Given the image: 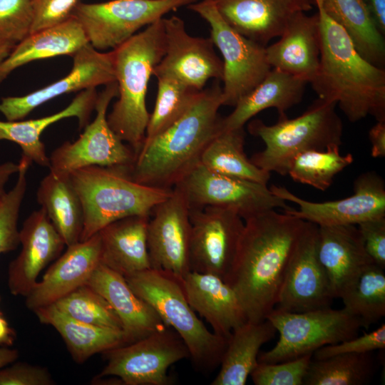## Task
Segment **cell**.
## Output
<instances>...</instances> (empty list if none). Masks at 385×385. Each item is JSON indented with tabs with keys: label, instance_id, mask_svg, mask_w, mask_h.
<instances>
[{
	"label": "cell",
	"instance_id": "11a10c76",
	"mask_svg": "<svg viewBox=\"0 0 385 385\" xmlns=\"http://www.w3.org/2000/svg\"><path fill=\"white\" fill-rule=\"evenodd\" d=\"M0 314H2V313L0 312Z\"/></svg>",
	"mask_w": 385,
	"mask_h": 385
},
{
	"label": "cell",
	"instance_id": "6da1fadb",
	"mask_svg": "<svg viewBox=\"0 0 385 385\" xmlns=\"http://www.w3.org/2000/svg\"><path fill=\"white\" fill-rule=\"evenodd\" d=\"M236 255L225 281L235 291L248 322L274 309L287 267L306 221L270 210L244 220Z\"/></svg>",
	"mask_w": 385,
	"mask_h": 385
},
{
	"label": "cell",
	"instance_id": "681fc988",
	"mask_svg": "<svg viewBox=\"0 0 385 385\" xmlns=\"http://www.w3.org/2000/svg\"><path fill=\"white\" fill-rule=\"evenodd\" d=\"M379 31L385 34V0H365Z\"/></svg>",
	"mask_w": 385,
	"mask_h": 385
},
{
	"label": "cell",
	"instance_id": "83f0119b",
	"mask_svg": "<svg viewBox=\"0 0 385 385\" xmlns=\"http://www.w3.org/2000/svg\"><path fill=\"white\" fill-rule=\"evenodd\" d=\"M307 83L288 73L271 68L264 79L241 98L231 113L220 118L219 133L244 128L252 117L265 109L274 108L279 116L299 103Z\"/></svg>",
	"mask_w": 385,
	"mask_h": 385
},
{
	"label": "cell",
	"instance_id": "f35d334b",
	"mask_svg": "<svg viewBox=\"0 0 385 385\" xmlns=\"http://www.w3.org/2000/svg\"><path fill=\"white\" fill-rule=\"evenodd\" d=\"M354 158L348 153L342 155L339 146L323 150H310L294 158L287 175L297 183L324 191L333 183L337 174L352 163Z\"/></svg>",
	"mask_w": 385,
	"mask_h": 385
},
{
	"label": "cell",
	"instance_id": "277c9868",
	"mask_svg": "<svg viewBox=\"0 0 385 385\" xmlns=\"http://www.w3.org/2000/svg\"><path fill=\"white\" fill-rule=\"evenodd\" d=\"M163 19L112 50L118 100L107 115V122L135 155L143 145L150 118L146 107L148 83L165 52Z\"/></svg>",
	"mask_w": 385,
	"mask_h": 385
},
{
	"label": "cell",
	"instance_id": "ffe728a7",
	"mask_svg": "<svg viewBox=\"0 0 385 385\" xmlns=\"http://www.w3.org/2000/svg\"><path fill=\"white\" fill-rule=\"evenodd\" d=\"M21 250L8 269V287L15 296L26 297L40 272L61 255L66 244L43 208L34 210L19 230Z\"/></svg>",
	"mask_w": 385,
	"mask_h": 385
},
{
	"label": "cell",
	"instance_id": "9c48e42d",
	"mask_svg": "<svg viewBox=\"0 0 385 385\" xmlns=\"http://www.w3.org/2000/svg\"><path fill=\"white\" fill-rule=\"evenodd\" d=\"M188 6L210 27V37L222 56V106L234 107L271 70L267 61L266 46L244 36L228 25L212 0H199Z\"/></svg>",
	"mask_w": 385,
	"mask_h": 385
},
{
	"label": "cell",
	"instance_id": "603a6c76",
	"mask_svg": "<svg viewBox=\"0 0 385 385\" xmlns=\"http://www.w3.org/2000/svg\"><path fill=\"white\" fill-rule=\"evenodd\" d=\"M279 39L266 46L267 61L272 68L309 83L315 77L320 58V29L317 12L295 14Z\"/></svg>",
	"mask_w": 385,
	"mask_h": 385
},
{
	"label": "cell",
	"instance_id": "db71d44e",
	"mask_svg": "<svg viewBox=\"0 0 385 385\" xmlns=\"http://www.w3.org/2000/svg\"><path fill=\"white\" fill-rule=\"evenodd\" d=\"M15 46L0 42V63L10 54Z\"/></svg>",
	"mask_w": 385,
	"mask_h": 385
},
{
	"label": "cell",
	"instance_id": "f907efd6",
	"mask_svg": "<svg viewBox=\"0 0 385 385\" xmlns=\"http://www.w3.org/2000/svg\"><path fill=\"white\" fill-rule=\"evenodd\" d=\"M19 170V163L11 161L0 164V200L6 193L5 186L11 176L17 173Z\"/></svg>",
	"mask_w": 385,
	"mask_h": 385
},
{
	"label": "cell",
	"instance_id": "7c38bea8",
	"mask_svg": "<svg viewBox=\"0 0 385 385\" xmlns=\"http://www.w3.org/2000/svg\"><path fill=\"white\" fill-rule=\"evenodd\" d=\"M107 364L98 377L114 376L125 385H168V370L190 358L177 332L170 327L106 352Z\"/></svg>",
	"mask_w": 385,
	"mask_h": 385
},
{
	"label": "cell",
	"instance_id": "f1b7e54d",
	"mask_svg": "<svg viewBox=\"0 0 385 385\" xmlns=\"http://www.w3.org/2000/svg\"><path fill=\"white\" fill-rule=\"evenodd\" d=\"M97 97L96 88H91L82 91L67 107L54 114L28 120H0V141L16 143L21 147L23 155L38 165L49 168V157L40 138L42 132L51 124L70 117L78 118L81 128L86 127L95 109Z\"/></svg>",
	"mask_w": 385,
	"mask_h": 385
},
{
	"label": "cell",
	"instance_id": "9a60e30c",
	"mask_svg": "<svg viewBox=\"0 0 385 385\" xmlns=\"http://www.w3.org/2000/svg\"><path fill=\"white\" fill-rule=\"evenodd\" d=\"M271 192L284 201L297 204L284 212L318 226L355 225L385 216V183L375 171L359 175L354 181V194L323 202L304 200L285 187L272 185Z\"/></svg>",
	"mask_w": 385,
	"mask_h": 385
},
{
	"label": "cell",
	"instance_id": "4fadbf2b",
	"mask_svg": "<svg viewBox=\"0 0 385 385\" xmlns=\"http://www.w3.org/2000/svg\"><path fill=\"white\" fill-rule=\"evenodd\" d=\"M173 188L183 194L190 208H228L244 220L267 210L291 207L274 195L267 185L218 174L200 163Z\"/></svg>",
	"mask_w": 385,
	"mask_h": 385
},
{
	"label": "cell",
	"instance_id": "ba28073f",
	"mask_svg": "<svg viewBox=\"0 0 385 385\" xmlns=\"http://www.w3.org/2000/svg\"><path fill=\"white\" fill-rule=\"evenodd\" d=\"M279 333L275 346L258 355V362L274 364L313 354L326 345L358 335L360 322L343 308L331 307L302 312L274 309L267 317Z\"/></svg>",
	"mask_w": 385,
	"mask_h": 385
},
{
	"label": "cell",
	"instance_id": "74e56055",
	"mask_svg": "<svg viewBox=\"0 0 385 385\" xmlns=\"http://www.w3.org/2000/svg\"><path fill=\"white\" fill-rule=\"evenodd\" d=\"M154 76L157 79V96L143 143L150 141L183 115L201 91L187 86L170 76Z\"/></svg>",
	"mask_w": 385,
	"mask_h": 385
},
{
	"label": "cell",
	"instance_id": "7402d4cb",
	"mask_svg": "<svg viewBox=\"0 0 385 385\" xmlns=\"http://www.w3.org/2000/svg\"><path fill=\"white\" fill-rule=\"evenodd\" d=\"M101 250L98 232L86 240L68 246L25 297L27 308L34 311L54 304L86 284L101 263Z\"/></svg>",
	"mask_w": 385,
	"mask_h": 385
},
{
	"label": "cell",
	"instance_id": "b9f144b4",
	"mask_svg": "<svg viewBox=\"0 0 385 385\" xmlns=\"http://www.w3.org/2000/svg\"><path fill=\"white\" fill-rule=\"evenodd\" d=\"M31 0H0V42L16 46L31 31Z\"/></svg>",
	"mask_w": 385,
	"mask_h": 385
},
{
	"label": "cell",
	"instance_id": "44dd1931",
	"mask_svg": "<svg viewBox=\"0 0 385 385\" xmlns=\"http://www.w3.org/2000/svg\"><path fill=\"white\" fill-rule=\"evenodd\" d=\"M224 21L244 36L266 46L279 37L297 14L307 12L315 0H212Z\"/></svg>",
	"mask_w": 385,
	"mask_h": 385
},
{
	"label": "cell",
	"instance_id": "7dc6e473",
	"mask_svg": "<svg viewBox=\"0 0 385 385\" xmlns=\"http://www.w3.org/2000/svg\"><path fill=\"white\" fill-rule=\"evenodd\" d=\"M365 249L374 263L385 268V216L357 225Z\"/></svg>",
	"mask_w": 385,
	"mask_h": 385
},
{
	"label": "cell",
	"instance_id": "8d00e7d4",
	"mask_svg": "<svg viewBox=\"0 0 385 385\" xmlns=\"http://www.w3.org/2000/svg\"><path fill=\"white\" fill-rule=\"evenodd\" d=\"M375 372L371 352L341 354L323 359H312L304 380L305 385H362Z\"/></svg>",
	"mask_w": 385,
	"mask_h": 385
},
{
	"label": "cell",
	"instance_id": "2e32d148",
	"mask_svg": "<svg viewBox=\"0 0 385 385\" xmlns=\"http://www.w3.org/2000/svg\"><path fill=\"white\" fill-rule=\"evenodd\" d=\"M318 225L306 221L289 259L274 309L302 312L331 307L334 299L317 252Z\"/></svg>",
	"mask_w": 385,
	"mask_h": 385
},
{
	"label": "cell",
	"instance_id": "d4e9b609",
	"mask_svg": "<svg viewBox=\"0 0 385 385\" xmlns=\"http://www.w3.org/2000/svg\"><path fill=\"white\" fill-rule=\"evenodd\" d=\"M182 284L191 307L217 335L228 339L247 321L235 291L220 277L190 271L182 279Z\"/></svg>",
	"mask_w": 385,
	"mask_h": 385
},
{
	"label": "cell",
	"instance_id": "e575fe53",
	"mask_svg": "<svg viewBox=\"0 0 385 385\" xmlns=\"http://www.w3.org/2000/svg\"><path fill=\"white\" fill-rule=\"evenodd\" d=\"M244 128L218 133L203 151L200 164L227 176L267 185L270 173L256 166L245 153Z\"/></svg>",
	"mask_w": 385,
	"mask_h": 385
},
{
	"label": "cell",
	"instance_id": "816d5d0a",
	"mask_svg": "<svg viewBox=\"0 0 385 385\" xmlns=\"http://www.w3.org/2000/svg\"><path fill=\"white\" fill-rule=\"evenodd\" d=\"M15 339L14 330L9 326L6 320L0 314V345L11 346Z\"/></svg>",
	"mask_w": 385,
	"mask_h": 385
},
{
	"label": "cell",
	"instance_id": "60d3db41",
	"mask_svg": "<svg viewBox=\"0 0 385 385\" xmlns=\"http://www.w3.org/2000/svg\"><path fill=\"white\" fill-rule=\"evenodd\" d=\"M32 163L22 155L16 183L0 200V254L14 250L19 244L18 220L27 188V172Z\"/></svg>",
	"mask_w": 385,
	"mask_h": 385
},
{
	"label": "cell",
	"instance_id": "4dcf8cb0",
	"mask_svg": "<svg viewBox=\"0 0 385 385\" xmlns=\"http://www.w3.org/2000/svg\"><path fill=\"white\" fill-rule=\"evenodd\" d=\"M34 312L41 323L53 327L59 333L73 358L78 363L125 344L121 330L75 319L54 304L39 307Z\"/></svg>",
	"mask_w": 385,
	"mask_h": 385
},
{
	"label": "cell",
	"instance_id": "f546056e",
	"mask_svg": "<svg viewBox=\"0 0 385 385\" xmlns=\"http://www.w3.org/2000/svg\"><path fill=\"white\" fill-rule=\"evenodd\" d=\"M87 43L83 28L71 16L61 23L29 34L0 63V83L24 64L58 56H72Z\"/></svg>",
	"mask_w": 385,
	"mask_h": 385
},
{
	"label": "cell",
	"instance_id": "ac0fdd59",
	"mask_svg": "<svg viewBox=\"0 0 385 385\" xmlns=\"http://www.w3.org/2000/svg\"><path fill=\"white\" fill-rule=\"evenodd\" d=\"M190 207L183 194L172 193L154 207L147 228L151 268L170 272L182 279L189 272Z\"/></svg>",
	"mask_w": 385,
	"mask_h": 385
},
{
	"label": "cell",
	"instance_id": "bcb514c9",
	"mask_svg": "<svg viewBox=\"0 0 385 385\" xmlns=\"http://www.w3.org/2000/svg\"><path fill=\"white\" fill-rule=\"evenodd\" d=\"M54 381L43 367L16 363L0 369V385H52Z\"/></svg>",
	"mask_w": 385,
	"mask_h": 385
},
{
	"label": "cell",
	"instance_id": "4316f807",
	"mask_svg": "<svg viewBox=\"0 0 385 385\" xmlns=\"http://www.w3.org/2000/svg\"><path fill=\"white\" fill-rule=\"evenodd\" d=\"M150 216L114 221L99 232L101 263L125 276L151 268L147 242Z\"/></svg>",
	"mask_w": 385,
	"mask_h": 385
},
{
	"label": "cell",
	"instance_id": "c3c4849f",
	"mask_svg": "<svg viewBox=\"0 0 385 385\" xmlns=\"http://www.w3.org/2000/svg\"><path fill=\"white\" fill-rule=\"evenodd\" d=\"M373 158L385 157V121H377L369 131Z\"/></svg>",
	"mask_w": 385,
	"mask_h": 385
},
{
	"label": "cell",
	"instance_id": "5bb4252c",
	"mask_svg": "<svg viewBox=\"0 0 385 385\" xmlns=\"http://www.w3.org/2000/svg\"><path fill=\"white\" fill-rule=\"evenodd\" d=\"M190 271L212 274L224 280L233 264L245 221L220 207L190 208Z\"/></svg>",
	"mask_w": 385,
	"mask_h": 385
},
{
	"label": "cell",
	"instance_id": "484cf974",
	"mask_svg": "<svg viewBox=\"0 0 385 385\" xmlns=\"http://www.w3.org/2000/svg\"><path fill=\"white\" fill-rule=\"evenodd\" d=\"M317 252L334 298L366 266L374 263L355 225L318 226Z\"/></svg>",
	"mask_w": 385,
	"mask_h": 385
},
{
	"label": "cell",
	"instance_id": "f6af8a7d",
	"mask_svg": "<svg viewBox=\"0 0 385 385\" xmlns=\"http://www.w3.org/2000/svg\"><path fill=\"white\" fill-rule=\"evenodd\" d=\"M79 0H31L34 21L30 34L67 19Z\"/></svg>",
	"mask_w": 385,
	"mask_h": 385
},
{
	"label": "cell",
	"instance_id": "30bf717a",
	"mask_svg": "<svg viewBox=\"0 0 385 385\" xmlns=\"http://www.w3.org/2000/svg\"><path fill=\"white\" fill-rule=\"evenodd\" d=\"M199 0H111L87 4L79 1L71 16L83 28L96 50H114L143 27L168 13Z\"/></svg>",
	"mask_w": 385,
	"mask_h": 385
},
{
	"label": "cell",
	"instance_id": "5b68a950",
	"mask_svg": "<svg viewBox=\"0 0 385 385\" xmlns=\"http://www.w3.org/2000/svg\"><path fill=\"white\" fill-rule=\"evenodd\" d=\"M126 167H84L69 174L81 200L83 223L80 241L107 225L133 216L148 215L173 189L153 188L132 179Z\"/></svg>",
	"mask_w": 385,
	"mask_h": 385
},
{
	"label": "cell",
	"instance_id": "3957f363",
	"mask_svg": "<svg viewBox=\"0 0 385 385\" xmlns=\"http://www.w3.org/2000/svg\"><path fill=\"white\" fill-rule=\"evenodd\" d=\"M200 91L195 102L177 121L150 141L143 143L129 169L140 184L173 189L200 163L205 148L219 133L222 106L220 81Z\"/></svg>",
	"mask_w": 385,
	"mask_h": 385
},
{
	"label": "cell",
	"instance_id": "1f68e13d",
	"mask_svg": "<svg viewBox=\"0 0 385 385\" xmlns=\"http://www.w3.org/2000/svg\"><path fill=\"white\" fill-rule=\"evenodd\" d=\"M276 332L268 319L260 322L247 321L235 329L227 339L220 369L211 384L245 385L258 364L261 346L271 340Z\"/></svg>",
	"mask_w": 385,
	"mask_h": 385
},
{
	"label": "cell",
	"instance_id": "d6a6232c",
	"mask_svg": "<svg viewBox=\"0 0 385 385\" xmlns=\"http://www.w3.org/2000/svg\"><path fill=\"white\" fill-rule=\"evenodd\" d=\"M36 196L66 246L79 242L83 223V207L69 175H56L50 171L41 181Z\"/></svg>",
	"mask_w": 385,
	"mask_h": 385
},
{
	"label": "cell",
	"instance_id": "d590c367",
	"mask_svg": "<svg viewBox=\"0 0 385 385\" xmlns=\"http://www.w3.org/2000/svg\"><path fill=\"white\" fill-rule=\"evenodd\" d=\"M344 309L355 317L361 327L379 321L385 315V274L384 269L370 264L342 291Z\"/></svg>",
	"mask_w": 385,
	"mask_h": 385
},
{
	"label": "cell",
	"instance_id": "cb8c5ba5",
	"mask_svg": "<svg viewBox=\"0 0 385 385\" xmlns=\"http://www.w3.org/2000/svg\"><path fill=\"white\" fill-rule=\"evenodd\" d=\"M86 285L103 297L122 324L125 344L168 327L154 309L136 294L125 277L100 263Z\"/></svg>",
	"mask_w": 385,
	"mask_h": 385
},
{
	"label": "cell",
	"instance_id": "8992f818",
	"mask_svg": "<svg viewBox=\"0 0 385 385\" xmlns=\"http://www.w3.org/2000/svg\"><path fill=\"white\" fill-rule=\"evenodd\" d=\"M125 278L134 292L180 336L198 371L210 372L220 364L227 339L210 331L198 319L187 299L182 279L153 268Z\"/></svg>",
	"mask_w": 385,
	"mask_h": 385
},
{
	"label": "cell",
	"instance_id": "ab89813d",
	"mask_svg": "<svg viewBox=\"0 0 385 385\" xmlns=\"http://www.w3.org/2000/svg\"><path fill=\"white\" fill-rule=\"evenodd\" d=\"M52 304L75 319L92 325L122 331L121 322L110 304L86 284L77 288Z\"/></svg>",
	"mask_w": 385,
	"mask_h": 385
},
{
	"label": "cell",
	"instance_id": "8fae6325",
	"mask_svg": "<svg viewBox=\"0 0 385 385\" xmlns=\"http://www.w3.org/2000/svg\"><path fill=\"white\" fill-rule=\"evenodd\" d=\"M118 96L116 81L106 86L98 94L94 120L88 124L79 138L65 142L51 156L50 171L66 175L87 166L131 168L135 154L130 146L113 131L107 122V110L113 98Z\"/></svg>",
	"mask_w": 385,
	"mask_h": 385
},
{
	"label": "cell",
	"instance_id": "ee69618b",
	"mask_svg": "<svg viewBox=\"0 0 385 385\" xmlns=\"http://www.w3.org/2000/svg\"><path fill=\"white\" fill-rule=\"evenodd\" d=\"M385 348V324L361 336H356L340 343L329 344L316 350L312 359H326L341 354H363Z\"/></svg>",
	"mask_w": 385,
	"mask_h": 385
},
{
	"label": "cell",
	"instance_id": "f5cc1de1",
	"mask_svg": "<svg viewBox=\"0 0 385 385\" xmlns=\"http://www.w3.org/2000/svg\"><path fill=\"white\" fill-rule=\"evenodd\" d=\"M19 356L16 349L0 347V369L12 364Z\"/></svg>",
	"mask_w": 385,
	"mask_h": 385
},
{
	"label": "cell",
	"instance_id": "836d02e7",
	"mask_svg": "<svg viewBox=\"0 0 385 385\" xmlns=\"http://www.w3.org/2000/svg\"><path fill=\"white\" fill-rule=\"evenodd\" d=\"M326 13L342 26L356 50L372 64L384 68L385 41L365 0H320Z\"/></svg>",
	"mask_w": 385,
	"mask_h": 385
},
{
	"label": "cell",
	"instance_id": "52a82bcc",
	"mask_svg": "<svg viewBox=\"0 0 385 385\" xmlns=\"http://www.w3.org/2000/svg\"><path fill=\"white\" fill-rule=\"evenodd\" d=\"M337 103L317 98L299 116H279L272 125L260 119L249 123V133L260 138L265 148L255 153L251 161L258 168L287 175L297 155L310 150H323L342 144L343 123L336 112Z\"/></svg>",
	"mask_w": 385,
	"mask_h": 385
},
{
	"label": "cell",
	"instance_id": "e0dca14e",
	"mask_svg": "<svg viewBox=\"0 0 385 385\" xmlns=\"http://www.w3.org/2000/svg\"><path fill=\"white\" fill-rule=\"evenodd\" d=\"M163 21L165 52L153 76H170L198 91L211 78L222 81L223 62L215 53L212 38L191 36L178 16Z\"/></svg>",
	"mask_w": 385,
	"mask_h": 385
},
{
	"label": "cell",
	"instance_id": "d6986e66",
	"mask_svg": "<svg viewBox=\"0 0 385 385\" xmlns=\"http://www.w3.org/2000/svg\"><path fill=\"white\" fill-rule=\"evenodd\" d=\"M72 57V69L61 79L25 96L2 98L0 112L6 120H22L36 108L63 94L115 81L112 51L101 52L88 43Z\"/></svg>",
	"mask_w": 385,
	"mask_h": 385
},
{
	"label": "cell",
	"instance_id": "7bdbcfd3",
	"mask_svg": "<svg viewBox=\"0 0 385 385\" xmlns=\"http://www.w3.org/2000/svg\"><path fill=\"white\" fill-rule=\"evenodd\" d=\"M312 354L274 364L258 362L250 376L255 385H304Z\"/></svg>",
	"mask_w": 385,
	"mask_h": 385
},
{
	"label": "cell",
	"instance_id": "7a4b0ae2",
	"mask_svg": "<svg viewBox=\"0 0 385 385\" xmlns=\"http://www.w3.org/2000/svg\"><path fill=\"white\" fill-rule=\"evenodd\" d=\"M319 20L320 58L310 82L318 98L334 102L347 119L367 115L385 121V70L366 60L345 29L315 0Z\"/></svg>",
	"mask_w": 385,
	"mask_h": 385
}]
</instances>
